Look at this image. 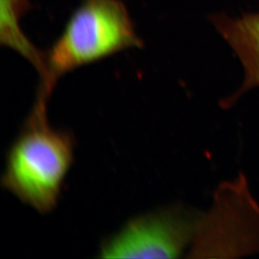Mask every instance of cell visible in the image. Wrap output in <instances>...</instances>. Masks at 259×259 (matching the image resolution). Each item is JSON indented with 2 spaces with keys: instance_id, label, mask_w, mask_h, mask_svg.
Masks as SVG:
<instances>
[{
  "instance_id": "6da1fadb",
  "label": "cell",
  "mask_w": 259,
  "mask_h": 259,
  "mask_svg": "<svg viewBox=\"0 0 259 259\" xmlns=\"http://www.w3.org/2000/svg\"><path fill=\"white\" fill-rule=\"evenodd\" d=\"M74 148L73 137L50 123L47 99L37 98L8 152L3 187L38 212H52L73 164Z\"/></svg>"
},
{
  "instance_id": "7a4b0ae2",
  "label": "cell",
  "mask_w": 259,
  "mask_h": 259,
  "mask_svg": "<svg viewBox=\"0 0 259 259\" xmlns=\"http://www.w3.org/2000/svg\"><path fill=\"white\" fill-rule=\"evenodd\" d=\"M142 46L121 0H83L46 52V74L37 96L49 98L58 79L69 71Z\"/></svg>"
},
{
  "instance_id": "3957f363",
  "label": "cell",
  "mask_w": 259,
  "mask_h": 259,
  "mask_svg": "<svg viewBox=\"0 0 259 259\" xmlns=\"http://www.w3.org/2000/svg\"><path fill=\"white\" fill-rule=\"evenodd\" d=\"M190 258L241 257L259 253V204L244 174L224 181L207 212H201Z\"/></svg>"
},
{
  "instance_id": "277c9868",
  "label": "cell",
  "mask_w": 259,
  "mask_h": 259,
  "mask_svg": "<svg viewBox=\"0 0 259 259\" xmlns=\"http://www.w3.org/2000/svg\"><path fill=\"white\" fill-rule=\"evenodd\" d=\"M201 212L181 205L138 215L103 241V258H178L196 237Z\"/></svg>"
},
{
  "instance_id": "5b68a950",
  "label": "cell",
  "mask_w": 259,
  "mask_h": 259,
  "mask_svg": "<svg viewBox=\"0 0 259 259\" xmlns=\"http://www.w3.org/2000/svg\"><path fill=\"white\" fill-rule=\"evenodd\" d=\"M210 21L232 47L244 71L240 88L221 100V108L230 109L245 93L259 88V12L245 13L237 18L218 14Z\"/></svg>"
},
{
  "instance_id": "8992f818",
  "label": "cell",
  "mask_w": 259,
  "mask_h": 259,
  "mask_svg": "<svg viewBox=\"0 0 259 259\" xmlns=\"http://www.w3.org/2000/svg\"><path fill=\"white\" fill-rule=\"evenodd\" d=\"M0 43L25 57L41 80L46 74V52L37 49L20 29V18L29 9V0H0Z\"/></svg>"
}]
</instances>
